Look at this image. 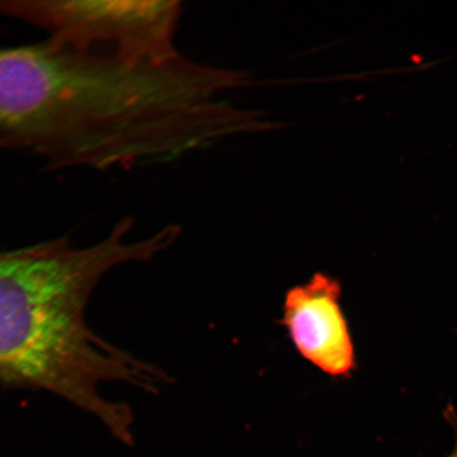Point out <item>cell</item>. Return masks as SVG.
Listing matches in <instances>:
<instances>
[{
    "label": "cell",
    "mask_w": 457,
    "mask_h": 457,
    "mask_svg": "<svg viewBox=\"0 0 457 457\" xmlns=\"http://www.w3.org/2000/svg\"><path fill=\"white\" fill-rule=\"evenodd\" d=\"M247 84L245 71L182 55L134 65L47 38L0 47V152L50 170L164 162L233 135L232 111L212 96Z\"/></svg>",
    "instance_id": "6da1fadb"
},
{
    "label": "cell",
    "mask_w": 457,
    "mask_h": 457,
    "mask_svg": "<svg viewBox=\"0 0 457 457\" xmlns=\"http://www.w3.org/2000/svg\"><path fill=\"white\" fill-rule=\"evenodd\" d=\"M134 220H120L101 242L79 248L68 237L0 253V384L64 398L104 424L125 444L134 441V413L101 386L123 382L156 394L169 376L112 345L86 322V307L112 268L146 262L170 247L180 228L129 237Z\"/></svg>",
    "instance_id": "7a4b0ae2"
},
{
    "label": "cell",
    "mask_w": 457,
    "mask_h": 457,
    "mask_svg": "<svg viewBox=\"0 0 457 457\" xmlns=\"http://www.w3.org/2000/svg\"><path fill=\"white\" fill-rule=\"evenodd\" d=\"M176 0H0V15L45 32L84 54L134 65H162L181 54L174 38Z\"/></svg>",
    "instance_id": "3957f363"
},
{
    "label": "cell",
    "mask_w": 457,
    "mask_h": 457,
    "mask_svg": "<svg viewBox=\"0 0 457 457\" xmlns=\"http://www.w3.org/2000/svg\"><path fill=\"white\" fill-rule=\"evenodd\" d=\"M340 298L339 282L318 272L287 291L282 324L303 358L323 373L346 378L356 369V356Z\"/></svg>",
    "instance_id": "277c9868"
},
{
    "label": "cell",
    "mask_w": 457,
    "mask_h": 457,
    "mask_svg": "<svg viewBox=\"0 0 457 457\" xmlns=\"http://www.w3.org/2000/svg\"><path fill=\"white\" fill-rule=\"evenodd\" d=\"M445 417H447L448 421L454 428L456 436L455 447L449 457H457V415L453 409L448 408L447 412H445Z\"/></svg>",
    "instance_id": "5b68a950"
}]
</instances>
